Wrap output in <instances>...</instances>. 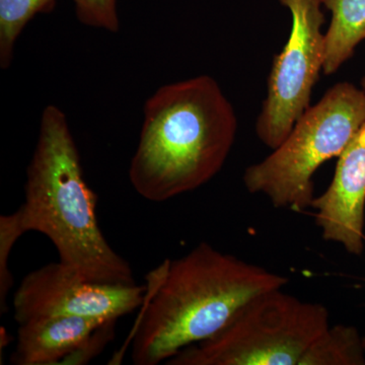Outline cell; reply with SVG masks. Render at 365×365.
I'll return each mask as SVG.
<instances>
[{"mask_svg":"<svg viewBox=\"0 0 365 365\" xmlns=\"http://www.w3.org/2000/svg\"><path fill=\"white\" fill-rule=\"evenodd\" d=\"M362 342H364V347L365 350V337L364 338V339H362Z\"/></svg>","mask_w":365,"mask_h":365,"instance_id":"ac0fdd59","label":"cell"},{"mask_svg":"<svg viewBox=\"0 0 365 365\" xmlns=\"http://www.w3.org/2000/svg\"><path fill=\"white\" fill-rule=\"evenodd\" d=\"M76 18L85 26L102 29L108 32H119L118 0H72Z\"/></svg>","mask_w":365,"mask_h":365,"instance_id":"5bb4252c","label":"cell"},{"mask_svg":"<svg viewBox=\"0 0 365 365\" xmlns=\"http://www.w3.org/2000/svg\"><path fill=\"white\" fill-rule=\"evenodd\" d=\"M143 114L129 179L144 199L170 200L200 188L222 169L237 121L215 78L163 86L146 101Z\"/></svg>","mask_w":365,"mask_h":365,"instance_id":"7a4b0ae2","label":"cell"},{"mask_svg":"<svg viewBox=\"0 0 365 365\" xmlns=\"http://www.w3.org/2000/svg\"><path fill=\"white\" fill-rule=\"evenodd\" d=\"M364 342L353 327H329L314 341L300 365L365 364Z\"/></svg>","mask_w":365,"mask_h":365,"instance_id":"8fae6325","label":"cell"},{"mask_svg":"<svg viewBox=\"0 0 365 365\" xmlns=\"http://www.w3.org/2000/svg\"><path fill=\"white\" fill-rule=\"evenodd\" d=\"M365 123V91L336 83L297 120L285 140L262 162L247 168L250 193L263 194L274 207L302 211L314 200L313 177L339 158Z\"/></svg>","mask_w":365,"mask_h":365,"instance_id":"277c9868","label":"cell"},{"mask_svg":"<svg viewBox=\"0 0 365 365\" xmlns=\"http://www.w3.org/2000/svg\"><path fill=\"white\" fill-rule=\"evenodd\" d=\"M278 1L292 14V31L282 51L274 57L267 97L256 122L257 136L272 150L311 107L312 93L325 61L321 0Z\"/></svg>","mask_w":365,"mask_h":365,"instance_id":"8992f818","label":"cell"},{"mask_svg":"<svg viewBox=\"0 0 365 365\" xmlns=\"http://www.w3.org/2000/svg\"><path fill=\"white\" fill-rule=\"evenodd\" d=\"M332 14L325 33L323 72L332 76L365 40V0H321Z\"/></svg>","mask_w":365,"mask_h":365,"instance_id":"30bf717a","label":"cell"},{"mask_svg":"<svg viewBox=\"0 0 365 365\" xmlns=\"http://www.w3.org/2000/svg\"><path fill=\"white\" fill-rule=\"evenodd\" d=\"M150 277L143 314L132 338L135 365L168 361L188 346L212 337L245 304L287 284L271 272L201 242Z\"/></svg>","mask_w":365,"mask_h":365,"instance_id":"6da1fadb","label":"cell"},{"mask_svg":"<svg viewBox=\"0 0 365 365\" xmlns=\"http://www.w3.org/2000/svg\"><path fill=\"white\" fill-rule=\"evenodd\" d=\"M57 0H0V68H9L14 46L26 26L38 14L54 9Z\"/></svg>","mask_w":365,"mask_h":365,"instance_id":"7c38bea8","label":"cell"},{"mask_svg":"<svg viewBox=\"0 0 365 365\" xmlns=\"http://www.w3.org/2000/svg\"><path fill=\"white\" fill-rule=\"evenodd\" d=\"M25 202L16 210L26 232L46 235L59 261L95 282L136 284L128 262L103 235L98 197L88 187L66 114L45 108L26 170Z\"/></svg>","mask_w":365,"mask_h":365,"instance_id":"3957f363","label":"cell"},{"mask_svg":"<svg viewBox=\"0 0 365 365\" xmlns=\"http://www.w3.org/2000/svg\"><path fill=\"white\" fill-rule=\"evenodd\" d=\"M316 225L323 239L339 242L349 253L364 251L365 217V123L338 158L332 182L314 198Z\"/></svg>","mask_w":365,"mask_h":365,"instance_id":"ba28073f","label":"cell"},{"mask_svg":"<svg viewBox=\"0 0 365 365\" xmlns=\"http://www.w3.org/2000/svg\"><path fill=\"white\" fill-rule=\"evenodd\" d=\"M116 323V319H113L98 327L81 347L61 362V365L86 364L97 357L114 338Z\"/></svg>","mask_w":365,"mask_h":365,"instance_id":"9a60e30c","label":"cell"},{"mask_svg":"<svg viewBox=\"0 0 365 365\" xmlns=\"http://www.w3.org/2000/svg\"><path fill=\"white\" fill-rule=\"evenodd\" d=\"M323 304L302 302L281 292L250 300L220 332L188 346L168 365H300L327 329Z\"/></svg>","mask_w":365,"mask_h":365,"instance_id":"5b68a950","label":"cell"},{"mask_svg":"<svg viewBox=\"0 0 365 365\" xmlns=\"http://www.w3.org/2000/svg\"><path fill=\"white\" fill-rule=\"evenodd\" d=\"M26 232L21 225L18 213L0 216V313L9 312L7 297L14 285V276L9 262L16 242Z\"/></svg>","mask_w":365,"mask_h":365,"instance_id":"4fadbf2b","label":"cell"},{"mask_svg":"<svg viewBox=\"0 0 365 365\" xmlns=\"http://www.w3.org/2000/svg\"><path fill=\"white\" fill-rule=\"evenodd\" d=\"M107 322L109 321L90 317H53L20 324L11 364H61Z\"/></svg>","mask_w":365,"mask_h":365,"instance_id":"9c48e42d","label":"cell"},{"mask_svg":"<svg viewBox=\"0 0 365 365\" xmlns=\"http://www.w3.org/2000/svg\"><path fill=\"white\" fill-rule=\"evenodd\" d=\"M361 86H362V90H364L365 91V74H364V78L361 79Z\"/></svg>","mask_w":365,"mask_h":365,"instance_id":"e0dca14e","label":"cell"},{"mask_svg":"<svg viewBox=\"0 0 365 365\" xmlns=\"http://www.w3.org/2000/svg\"><path fill=\"white\" fill-rule=\"evenodd\" d=\"M11 336L7 333L6 329L1 327V330H0V352L2 353V350H4V347L6 348L7 345L9 344V339Z\"/></svg>","mask_w":365,"mask_h":365,"instance_id":"2e32d148","label":"cell"},{"mask_svg":"<svg viewBox=\"0 0 365 365\" xmlns=\"http://www.w3.org/2000/svg\"><path fill=\"white\" fill-rule=\"evenodd\" d=\"M146 287L95 282L61 262L43 266L21 280L14 297L16 323L53 317L119 319L143 306Z\"/></svg>","mask_w":365,"mask_h":365,"instance_id":"52a82bcc","label":"cell"}]
</instances>
